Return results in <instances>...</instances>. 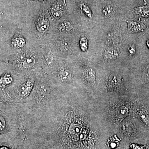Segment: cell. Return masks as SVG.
<instances>
[{
    "label": "cell",
    "instance_id": "30bf717a",
    "mask_svg": "<svg viewBox=\"0 0 149 149\" xmlns=\"http://www.w3.org/2000/svg\"><path fill=\"white\" fill-rule=\"evenodd\" d=\"M120 79L119 77L116 75L111 76L109 79L107 83V89L109 90L116 89L120 85Z\"/></svg>",
    "mask_w": 149,
    "mask_h": 149
},
{
    "label": "cell",
    "instance_id": "8992f818",
    "mask_svg": "<svg viewBox=\"0 0 149 149\" xmlns=\"http://www.w3.org/2000/svg\"><path fill=\"white\" fill-rule=\"evenodd\" d=\"M51 11L54 18L56 19H59L64 14V9L63 5L58 1L55 2L52 6Z\"/></svg>",
    "mask_w": 149,
    "mask_h": 149
},
{
    "label": "cell",
    "instance_id": "8fae6325",
    "mask_svg": "<svg viewBox=\"0 0 149 149\" xmlns=\"http://www.w3.org/2000/svg\"><path fill=\"white\" fill-rule=\"evenodd\" d=\"M11 43L14 47L21 49L25 46L26 41L21 35H17L12 40Z\"/></svg>",
    "mask_w": 149,
    "mask_h": 149
},
{
    "label": "cell",
    "instance_id": "ffe728a7",
    "mask_svg": "<svg viewBox=\"0 0 149 149\" xmlns=\"http://www.w3.org/2000/svg\"><path fill=\"white\" fill-rule=\"evenodd\" d=\"M63 3H64L65 6V7H66V8H67L66 3H65V0H63Z\"/></svg>",
    "mask_w": 149,
    "mask_h": 149
},
{
    "label": "cell",
    "instance_id": "7c38bea8",
    "mask_svg": "<svg viewBox=\"0 0 149 149\" xmlns=\"http://www.w3.org/2000/svg\"><path fill=\"white\" fill-rule=\"evenodd\" d=\"M57 47L61 51L66 53L69 52L70 49L69 44L64 40H59L57 42Z\"/></svg>",
    "mask_w": 149,
    "mask_h": 149
},
{
    "label": "cell",
    "instance_id": "e0dca14e",
    "mask_svg": "<svg viewBox=\"0 0 149 149\" xmlns=\"http://www.w3.org/2000/svg\"><path fill=\"white\" fill-rule=\"evenodd\" d=\"M140 116L146 124H149V115L146 111H142L140 112Z\"/></svg>",
    "mask_w": 149,
    "mask_h": 149
},
{
    "label": "cell",
    "instance_id": "ac0fdd59",
    "mask_svg": "<svg viewBox=\"0 0 149 149\" xmlns=\"http://www.w3.org/2000/svg\"><path fill=\"white\" fill-rule=\"evenodd\" d=\"M128 52L131 55H133L136 53L135 48L133 46H130L128 48Z\"/></svg>",
    "mask_w": 149,
    "mask_h": 149
},
{
    "label": "cell",
    "instance_id": "52a82bcc",
    "mask_svg": "<svg viewBox=\"0 0 149 149\" xmlns=\"http://www.w3.org/2000/svg\"><path fill=\"white\" fill-rule=\"evenodd\" d=\"M83 75L87 83L93 85L95 82V71L94 68H86L83 71Z\"/></svg>",
    "mask_w": 149,
    "mask_h": 149
},
{
    "label": "cell",
    "instance_id": "9a60e30c",
    "mask_svg": "<svg viewBox=\"0 0 149 149\" xmlns=\"http://www.w3.org/2000/svg\"><path fill=\"white\" fill-rule=\"evenodd\" d=\"M80 8L81 11L85 14V15L89 18H91L92 17V13L91 9L86 4L83 3L80 5Z\"/></svg>",
    "mask_w": 149,
    "mask_h": 149
},
{
    "label": "cell",
    "instance_id": "4fadbf2b",
    "mask_svg": "<svg viewBox=\"0 0 149 149\" xmlns=\"http://www.w3.org/2000/svg\"><path fill=\"white\" fill-rule=\"evenodd\" d=\"M128 24V30L130 33L140 31L142 29L141 25L134 22L127 21Z\"/></svg>",
    "mask_w": 149,
    "mask_h": 149
},
{
    "label": "cell",
    "instance_id": "ba28073f",
    "mask_svg": "<svg viewBox=\"0 0 149 149\" xmlns=\"http://www.w3.org/2000/svg\"><path fill=\"white\" fill-rule=\"evenodd\" d=\"M119 55V50L117 48L108 47L105 49L104 58L106 60H113L117 58Z\"/></svg>",
    "mask_w": 149,
    "mask_h": 149
},
{
    "label": "cell",
    "instance_id": "5b68a950",
    "mask_svg": "<svg viewBox=\"0 0 149 149\" xmlns=\"http://www.w3.org/2000/svg\"><path fill=\"white\" fill-rule=\"evenodd\" d=\"M50 23L45 15H41L36 21V27L37 32L41 34L46 33L49 27Z\"/></svg>",
    "mask_w": 149,
    "mask_h": 149
},
{
    "label": "cell",
    "instance_id": "3957f363",
    "mask_svg": "<svg viewBox=\"0 0 149 149\" xmlns=\"http://www.w3.org/2000/svg\"><path fill=\"white\" fill-rule=\"evenodd\" d=\"M37 70L22 73L15 90V103L24 102L29 97L36 80Z\"/></svg>",
    "mask_w": 149,
    "mask_h": 149
},
{
    "label": "cell",
    "instance_id": "2e32d148",
    "mask_svg": "<svg viewBox=\"0 0 149 149\" xmlns=\"http://www.w3.org/2000/svg\"><path fill=\"white\" fill-rule=\"evenodd\" d=\"M113 8L110 5L106 6L102 10L103 14L106 17H109L113 13Z\"/></svg>",
    "mask_w": 149,
    "mask_h": 149
},
{
    "label": "cell",
    "instance_id": "6da1fadb",
    "mask_svg": "<svg viewBox=\"0 0 149 149\" xmlns=\"http://www.w3.org/2000/svg\"><path fill=\"white\" fill-rule=\"evenodd\" d=\"M58 89L50 104L34 116L25 149H92L93 140L81 108Z\"/></svg>",
    "mask_w": 149,
    "mask_h": 149
},
{
    "label": "cell",
    "instance_id": "7a4b0ae2",
    "mask_svg": "<svg viewBox=\"0 0 149 149\" xmlns=\"http://www.w3.org/2000/svg\"><path fill=\"white\" fill-rule=\"evenodd\" d=\"M59 86L42 70H37L35 85L27 100L21 103L23 107L33 116L44 111L55 97Z\"/></svg>",
    "mask_w": 149,
    "mask_h": 149
},
{
    "label": "cell",
    "instance_id": "d6986e66",
    "mask_svg": "<svg viewBox=\"0 0 149 149\" xmlns=\"http://www.w3.org/2000/svg\"><path fill=\"white\" fill-rule=\"evenodd\" d=\"M147 45L148 46V47L149 48V40H148L147 42Z\"/></svg>",
    "mask_w": 149,
    "mask_h": 149
},
{
    "label": "cell",
    "instance_id": "9c48e42d",
    "mask_svg": "<svg viewBox=\"0 0 149 149\" xmlns=\"http://www.w3.org/2000/svg\"><path fill=\"white\" fill-rule=\"evenodd\" d=\"M74 26L72 22L70 21H65L59 23L57 26V29L60 32H70L72 31Z\"/></svg>",
    "mask_w": 149,
    "mask_h": 149
},
{
    "label": "cell",
    "instance_id": "277c9868",
    "mask_svg": "<svg viewBox=\"0 0 149 149\" xmlns=\"http://www.w3.org/2000/svg\"><path fill=\"white\" fill-rule=\"evenodd\" d=\"M57 86L70 85L73 83V73L67 64L57 63L54 69L48 74Z\"/></svg>",
    "mask_w": 149,
    "mask_h": 149
},
{
    "label": "cell",
    "instance_id": "44dd1931",
    "mask_svg": "<svg viewBox=\"0 0 149 149\" xmlns=\"http://www.w3.org/2000/svg\"><path fill=\"white\" fill-rule=\"evenodd\" d=\"M40 1H48V0H39Z\"/></svg>",
    "mask_w": 149,
    "mask_h": 149
},
{
    "label": "cell",
    "instance_id": "5bb4252c",
    "mask_svg": "<svg viewBox=\"0 0 149 149\" xmlns=\"http://www.w3.org/2000/svg\"><path fill=\"white\" fill-rule=\"evenodd\" d=\"M88 40L85 36L81 37L79 41V46L81 50L83 52H87L88 49Z\"/></svg>",
    "mask_w": 149,
    "mask_h": 149
}]
</instances>
